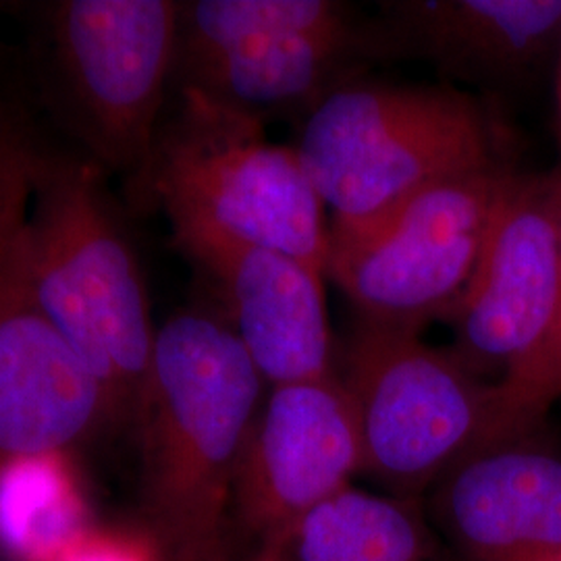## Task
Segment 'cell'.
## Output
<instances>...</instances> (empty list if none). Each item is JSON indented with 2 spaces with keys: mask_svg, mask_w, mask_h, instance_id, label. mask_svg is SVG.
I'll use <instances>...</instances> for the list:
<instances>
[{
  "mask_svg": "<svg viewBox=\"0 0 561 561\" xmlns=\"http://www.w3.org/2000/svg\"><path fill=\"white\" fill-rule=\"evenodd\" d=\"M262 387L227 322L192 310L159 327L134 435L141 526L167 561H240L233 484Z\"/></svg>",
  "mask_w": 561,
  "mask_h": 561,
  "instance_id": "cell-1",
  "label": "cell"
},
{
  "mask_svg": "<svg viewBox=\"0 0 561 561\" xmlns=\"http://www.w3.org/2000/svg\"><path fill=\"white\" fill-rule=\"evenodd\" d=\"M27 236L48 317L101 382L108 426L134 433L159 327L96 164L32 148Z\"/></svg>",
  "mask_w": 561,
  "mask_h": 561,
  "instance_id": "cell-2",
  "label": "cell"
},
{
  "mask_svg": "<svg viewBox=\"0 0 561 561\" xmlns=\"http://www.w3.org/2000/svg\"><path fill=\"white\" fill-rule=\"evenodd\" d=\"M333 238H350L449 178L505 164L481 102L449 85L345 83L308 113L294 146Z\"/></svg>",
  "mask_w": 561,
  "mask_h": 561,
  "instance_id": "cell-3",
  "label": "cell"
},
{
  "mask_svg": "<svg viewBox=\"0 0 561 561\" xmlns=\"http://www.w3.org/2000/svg\"><path fill=\"white\" fill-rule=\"evenodd\" d=\"M138 185L169 219L206 222L327 275L324 202L296 148L266 140L259 117L180 90Z\"/></svg>",
  "mask_w": 561,
  "mask_h": 561,
  "instance_id": "cell-4",
  "label": "cell"
},
{
  "mask_svg": "<svg viewBox=\"0 0 561 561\" xmlns=\"http://www.w3.org/2000/svg\"><path fill=\"white\" fill-rule=\"evenodd\" d=\"M337 377L360 426L362 472L403 495L437 484L472 449L518 437L497 387L414 329L362 319Z\"/></svg>",
  "mask_w": 561,
  "mask_h": 561,
  "instance_id": "cell-5",
  "label": "cell"
},
{
  "mask_svg": "<svg viewBox=\"0 0 561 561\" xmlns=\"http://www.w3.org/2000/svg\"><path fill=\"white\" fill-rule=\"evenodd\" d=\"M461 358L493 382L516 433L561 393V175H512L454 314Z\"/></svg>",
  "mask_w": 561,
  "mask_h": 561,
  "instance_id": "cell-6",
  "label": "cell"
},
{
  "mask_svg": "<svg viewBox=\"0 0 561 561\" xmlns=\"http://www.w3.org/2000/svg\"><path fill=\"white\" fill-rule=\"evenodd\" d=\"M34 144L0 115V458L69 451L108 424L101 382L41 300L30 256Z\"/></svg>",
  "mask_w": 561,
  "mask_h": 561,
  "instance_id": "cell-7",
  "label": "cell"
},
{
  "mask_svg": "<svg viewBox=\"0 0 561 561\" xmlns=\"http://www.w3.org/2000/svg\"><path fill=\"white\" fill-rule=\"evenodd\" d=\"M512 175L505 164L461 173L364 233L329 236L327 275L364 321L419 331L422 322L454 317Z\"/></svg>",
  "mask_w": 561,
  "mask_h": 561,
  "instance_id": "cell-8",
  "label": "cell"
},
{
  "mask_svg": "<svg viewBox=\"0 0 561 561\" xmlns=\"http://www.w3.org/2000/svg\"><path fill=\"white\" fill-rule=\"evenodd\" d=\"M180 2L65 0L50 11L67 99L96 159L140 178L161 131Z\"/></svg>",
  "mask_w": 561,
  "mask_h": 561,
  "instance_id": "cell-9",
  "label": "cell"
},
{
  "mask_svg": "<svg viewBox=\"0 0 561 561\" xmlns=\"http://www.w3.org/2000/svg\"><path fill=\"white\" fill-rule=\"evenodd\" d=\"M362 472L360 426L340 377L271 387L241 449L233 484L240 558L280 542Z\"/></svg>",
  "mask_w": 561,
  "mask_h": 561,
  "instance_id": "cell-10",
  "label": "cell"
},
{
  "mask_svg": "<svg viewBox=\"0 0 561 561\" xmlns=\"http://www.w3.org/2000/svg\"><path fill=\"white\" fill-rule=\"evenodd\" d=\"M169 221L183 256L217 283L233 322L229 327L264 382L277 387L337 375L321 271L206 222Z\"/></svg>",
  "mask_w": 561,
  "mask_h": 561,
  "instance_id": "cell-11",
  "label": "cell"
},
{
  "mask_svg": "<svg viewBox=\"0 0 561 561\" xmlns=\"http://www.w3.org/2000/svg\"><path fill=\"white\" fill-rule=\"evenodd\" d=\"M358 32L308 34L248 18L201 21L178 38L173 76L181 90L264 119L266 113L310 108L345 85L358 57Z\"/></svg>",
  "mask_w": 561,
  "mask_h": 561,
  "instance_id": "cell-12",
  "label": "cell"
},
{
  "mask_svg": "<svg viewBox=\"0 0 561 561\" xmlns=\"http://www.w3.org/2000/svg\"><path fill=\"white\" fill-rule=\"evenodd\" d=\"M437 514L470 561H561V456L530 433L472 449L437 482Z\"/></svg>",
  "mask_w": 561,
  "mask_h": 561,
  "instance_id": "cell-13",
  "label": "cell"
},
{
  "mask_svg": "<svg viewBox=\"0 0 561 561\" xmlns=\"http://www.w3.org/2000/svg\"><path fill=\"white\" fill-rule=\"evenodd\" d=\"M387 41L449 78L505 83L561 48V0H401L382 4Z\"/></svg>",
  "mask_w": 561,
  "mask_h": 561,
  "instance_id": "cell-14",
  "label": "cell"
},
{
  "mask_svg": "<svg viewBox=\"0 0 561 561\" xmlns=\"http://www.w3.org/2000/svg\"><path fill=\"white\" fill-rule=\"evenodd\" d=\"M94 524L69 451L0 458V560L62 561Z\"/></svg>",
  "mask_w": 561,
  "mask_h": 561,
  "instance_id": "cell-15",
  "label": "cell"
},
{
  "mask_svg": "<svg viewBox=\"0 0 561 561\" xmlns=\"http://www.w3.org/2000/svg\"><path fill=\"white\" fill-rule=\"evenodd\" d=\"M279 545L291 561H437L405 500L352 486L314 507Z\"/></svg>",
  "mask_w": 561,
  "mask_h": 561,
  "instance_id": "cell-16",
  "label": "cell"
},
{
  "mask_svg": "<svg viewBox=\"0 0 561 561\" xmlns=\"http://www.w3.org/2000/svg\"><path fill=\"white\" fill-rule=\"evenodd\" d=\"M62 561H167V558L144 526L94 524Z\"/></svg>",
  "mask_w": 561,
  "mask_h": 561,
  "instance_id": "cell-17",
  "label": "cell"
},
{
  "mask_svg": "<svg viewBox=\"0 0 561 561\" xmlns=\"http://www.w3.org/2000/svg\"><path fill=\"white\" fill-rule=\"evenodd\" d=\"M240 561H291L289 556L285 553L283 545L279 542H271V545H261L254 549H248Z\"/></svg>",
  "mask_w": 561,
  "mask_h": 561,
  "instance_id": "cell-18",
  "label": "cell"
},
{
  "mask_svg": "<svg viewBox=\"0 0 561 561\" xmlns=\"http://www.w3.org/2000/svg\"><path fill=\"white\" fill-rule=\"evenodd\" d=\"M558 81H556V99H558V115H560V125H561V48L560 55H558Z\"/></svg>",
  "mask_w": 561,
  "mask_h": 561,
  "instance_id": "cell-19",
  "label": "cell"
}]
</instances>
